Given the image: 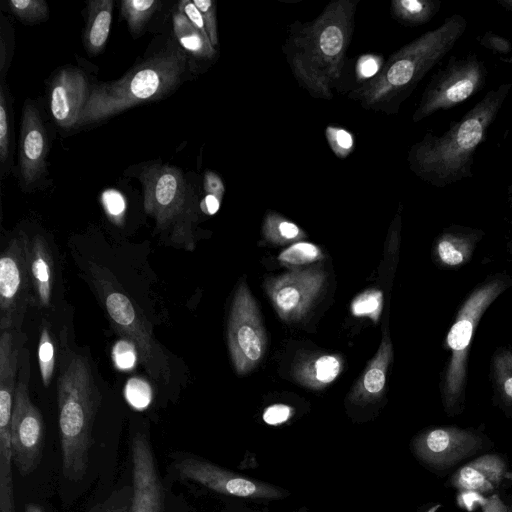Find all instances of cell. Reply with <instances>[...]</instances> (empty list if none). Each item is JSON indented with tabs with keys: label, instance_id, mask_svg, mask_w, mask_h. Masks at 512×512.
Segmentation results:
<instances>
[{
	"label": "cell",
	"instance_id": "1",
	"mask_svg": "<svg viewBox=\"0 0 512 512\" xmlns=\"http://www.w3.org/2000/svg\"><path fill=\"white\" fill-rule=\"evenodd\" d=\"M357 0L330 2L312 21L294 26L283 51L298 84L310 96L330 100L350 46Z\"/></svg>",
	"mask_w": 512,
	"mask_h": 512
},
{
	"label": "cell",
	"instance_id": "2",
	"mask_svg": "<svg viewBox=\"0 0 512 512\" xmlns=\"http://www.w3.org/2000/svg\"><path fill=\"white\" fill-rule=\"evenodd\" d=\"M511 89V83L491 89L443 134L426 133L409 149L410 170L438 188L472 177L475 152L486 139Z\"/></svg>",
	"mask_w": 512,
	"mask_h": 512
},
{
	"label": "cell",
	"instance_id": "3",
	"mask_svg": "<svg viewBox=\"0 0 512 512\" xmlns=\"http://www.w3.org/2000/svg\"><path fill=\"white\" fill-rule=\"evenodd\" d=\"M466 29L467 20L461 14L446 17L440 26L391 54L383 68L350 97L366 109L397 113L424 76L454 48Z\"/></svg>",
	"mask_w": 512,
	"mask_h": 512
},
{
	"label": "cell",
	"instance_id": "4",
	"mask_svg": "<svg viewBox=\"0 0 512 512\" xmlns=\"http://www.w3.org/2000/svg\"><path fill=\"white\" fill-rule=\"evenodd\" d=\"M188 55L170 41L120 79L90 88L78 126L105 120L133 106L163 98L175 90L187 71Z\"/></svg>",
	"mask_w": 512,
	"mask_h": 512
},
{
	"label": "cell",
	"instance_id": "5",
	"mask_svg": "<svg viewBox=\"0 0 512 512\" xmlns=\"http://www.w3.org/2000/svg\"><path fill=\"white\" fill-rule=\"evenodd\" d=\"M62 472L82 480L89 464L92 428L101 395L87 360L74 352L61 361L57 384Z\"/></svg>",
	"mask_w": 512,
	"mask_h": 512
},
{
	"label": "cell",
	"instance_id": "6",
	"mask_svg": "<svg viewBox=\"0 0 512 512\" xmlns=\"http://www.w3.org/2000/svg\"><path fill=\"white\" fill-rule=\"evenodd\" d=\"M511 286L512 276L506 272L488 275L470 291L454 317L444 342L449 356L441 385L448 413L457 411L465 399L468 357L476 328L492 303Z\"/></svg>",
	"mask_w": 512,
	"mask_h": 512
},
{
	"label": "cell",
	"instance_id": "7",
	"mask_svg": "<svg viewBox=\"0 0 512 512\" xmlns=\"http://www.w3.org/2000/svg\"><path fill=\"white\" fill-rule=\"evenodd\" d=\"M139 179L144 189L145 211L155 219L156 228L168 232L175 246L192 251L196 214L181 171L174 166L153 164L140 172Z\"/></svg>",
	"mask_w": 512,
	"mask_h": 512
},
{
	"label": "cell",
	"instance_id": "8",
	"mask_svg": "<svg viewBox=\"0 0 512 512\" xmlns=\"http://www.w3.org/2000/svg\"><path fill=\"white\" fill-rule=\"evenodd\" d=\"M486 77L484 62L475 53L462 58L451 56L426 85L412 121L417 123L438 111L460 105L482 90Z\"/></svg>",
	"mask_w": 512,
	"mask_h": 512
},
{
	"label": "cell",
	"instance_id": "9",
	"mask_svg": "<svg viewBox=\"0 0 512 512\" xmlns=\"http://www.w3.org/2000/svg\"><path fill=\"white\" fill-rule=\"evenodd\" d=\"M96 283L115 329L136 347L139 359L149 375L158 382L168 383L169 363L152 336L149 323L131 299L111 287L110 282L101 277Z\"/></svg>",
	"mask_w": 512,
	"mask_h": 512
},
{
	"label": "cell",
	"instance_id": "10",
	"mask_svg": "<svg viewBox=\"0 0 512 512\" xmlns=\"http://www.w3.org/2000/svg\"><path fill=\"white\" fill-rule=\"evenodd\" d=\"M266 344L258 306L243 282L234 295L228 321V347L236 372L252 370L261 361Z\"/></svg>",
	"mask_w": 512,
	"mask_h": 512
},
{
	"label": "cell",
	"instance_id": "11",
	"mask_svg": "<svg viewBox=\"0 0 512 512\" xmlns=\"http://www.w3.org/2000/svg\"><path fill=\"white\" fill-rule=\"evenodd\" d=\"M32 292L24 234L12 238L0 258V330L20 331Z\"/></svg>",
	"mask_w": 512,
	"mask_h": 512
},
{
	"label": "cell",
	"instance_id": "12",
	"mask_svg": "<svg viewBox=\"0 0 512 512\" xmlns=\"http://www.w3.org/2000/svg\"><path fill=\"white\" fill-rule=\"evenodd\" d=\"M25 374L22 371L16 386L11 418L13 464L21 476H28L36 470L44 442L43 418L30 399Z\"/></svg>",
	"mask_w": 512,
	"mask_h": 512
},
{
	"label": "cell",
	"instance_id": "13",
	"mask_svg": "<svg viewBox=\"0 0 512 512\" xmlns=\"http://www.w3.org/2000/svg\"><path fill=\"white\" fill-rule=\"evenodd\" d=\"M175 468L186 480L198 483L220 494L248 499H282L288 492L256 479L239 475L215 464L195 458H181Z\"/></svg>",
	"mask_w": 512,
	"mask_h": 512
},
{
	"label": "cell",
	"instance_id": "14",
	"mask_svg": "<svg viewBox=\"0 0 512 512\" xmlns=\"http://www.w3.org/2000/svg\"><path fill=\"white\" fill-rule=\"evenodd\" d=\"M324 281L325 274L320 269H295L271 279L267 293L283 320L297 321L306 314Z\"/></svg>",
	"mask_w": 512,
	"mask_h": 512
},
{
	"label": "cell",
	"instance_id": "15",
	"mask_svg": "<svg viewBox=\"0 0 512 512\" xmlns=\"http://www.w3.org/2000/svg\"><path fill=\"white\" fill-rule=\"evenodd\" d=\"M132 499L128 512H165L164 489L147 436L138 432L131 440Z\"/></svg>",
	"mask_w": 512,
	"mask_h": 512
},
{
	"label": "cell",
	"instance_id": "16",
	"mask_svg": "<svg viewBox=\"0 0 512 512\" xmlns=\"http://www.w3.org/2000/svg\"><path fill=\"white\" fill-rule=\"evenodd\" d=\"M481 439L475 433L457 427H439L417 436L416 455L435 467H447L479 449Z\"/></svg>",
	"mask_w": 512,
	"mask_h": 512
},
{
	"label": "cell",
	"instance_id": "17",
	"mask_svg": "<svg viewBox=\"0 0 512 512\" xmlns=\"http://www.w3.org/2000/svg\"><path fill=\"white\" fill-rule=\"evenodd\" d=\"M48 151L46 131L38 109L26 104L20 130V177L25 188L37 186L46 174Z\"/></svg>",
	"mask_w": 512,
	"mask_h": 512
},
{
	"label": "cell",
	"instance_id": "18",
	"mask_svg": "<svg viewBox=\"0 0 512 512\" xmlns=\"http://www.w3.org/2000/svg\"><path fill=\"white\" fill-rule=\"evenodd\" d=\"M89 93L88 81L77 68L62 69L54 77L50 91V109L55 122L61 128L77 127Z\"/></svg>",
	"mask_w": 512,
	"mask_h": 512
},
{
	"label": "cell",
	"instance_id": "19",
	"mask_svg": "<svg viewBox=\"0 0 512 512\" xmlns=\"http://www.w3.org/2000/svg\"><path fill=\"white\" fill-rule=\"evenodd\" d=\"M27 269L32 292V306L51 307L54 286V262L50 247L42 235L24 234Z\"/></svg>",
	"mask_w": 512,
	"mask_h": 512
},
{
	"label": "cell",
	"instance_id": "20",
	"mask_svg": "<svg viewBox=\"0 0 512 512\" xmlns=\"http://www.w3.org/2000/svg\"><path fill=\"white\" fill-rule=\"evenodd\" d=\"M484 236L485 232L479 228L450 225L442 230L434 242L433 260L442 269H459L472 259Z\"/></svg>",
	"mask_w": 512,
	"mask_h": 512
},
{
	"label": "cell",
	"instance_id": "21",
	"mask_svg": "<svg viewBox=\"0 0 512 512\" xmlns=\"http://www.w3.org/2000/svg\"><path fill=\"white\" fill-rule=\"evenodd\" d=\"M505 473V462L498 455H483L462 466L451 478L456 488L476 492L494 489Z\"/></svg>",
	"mask_w": 512,
	"mask_h": 512
},
{
	"label": "cell",
	"instance_id": "22",
	"mask_svg": "<svg viewBox=\"0 0 512 512\" xmlns=\"http://www.w3.org/2000/svg\"><path fill=\"white\" fill-rule=\"evenodd\" d=\"M392 355L391 341L388 337H384L375 357L369 363L363 377L353 390L351 394L352 401L367 403L381 396Z\"/></svg>",
	"mask_w": 512,
	"mask_h": 512
},
{
	"label": "cell",
	"instance_id": "23",
	"mask_svg": "<svg viewBox=\"0 0 512 512\" xmlns=\"http://www.w3.org/2000/svg\"><path fill=\"white\" fill-rule=\"evenodd\" d=\"M112 0H91L87 3V18L84 29V44L91 54L103 50L108 40L112 23Z\"/></svg>",
	"mask_w": 512,
	"mask_h": 512
},
{
	"label": "cell",
	"instance_id": "24",
	"mask_svg": "<svg viewBox=\"0 0 512 512\" xmlns=\"http://www.w3.org/2000/svg\"><path fill=\"white\" fill-rule=\"evenodd\" d=\"M341 368L340 357L325 354L297 364L295 376L305 386L319 389L331 383L339 375Z\"/></svg>",
	"mask_w": 512,
	"mask_h": 512
},
{
	"label": "cell",
	"instance_id": "25",
	"mask_svg": "<svg viewBox=\"0 0 512 512\" xmlns=\"http://www.w3.org/2000/svg\"><path fill=\"white\" fill-rule=\"evenodd\" d=\"M172 21L176 40L187 54L201 60H211L216 56V49L209 38L180 11L173 12Z\"/></svg>",
	"mask_w": 512,
	"mask_h": 512
},
{
	"label": "cell",
	"instance_id": "26",
	"mask_svg": "<svg viewBox=\"0 0 512 512\" xmlns=\"http://www.w3.org/2000/svg\"><path fill=\"white\" fill-rule=\"evenodd\" d=\"M440 0H392V17L404 26H420L428 23L440 11Z\"/></svg>",
	"mask_w": 512,
	"mask_h": 512
},
{
	"label": "cell",
	"instance_id": "27",
	"mask_svg": "<svg viewBox=\"0 0 512 512\" xmlns=\"http://www.w3.org/2000/svg\"><path fill=\"white\" fill-rule=\"evenodd\" d=\"M494 390L506 404H512V350L498 347L491 359Z\"/></svg>",
	"mask_w": 512,
	"mask_h": 512
},
{
	"label": "cell",
	"instance_id": "28",
	"mask_svg": "<svg viewBox=\"0 0 512 512\" xmlns=\"http://www.w3.org/2000/svg\"><path fill=\"white\" fill-rule=\"evenodd\" d=\"M161 7L157 0H123L121 14L134 38L140 36L153 14Z\"/></svg>",
	"mask_w": 512,
	"mask_h": 512
},
{
	"label": "cell",
	"instance_id": "29",
	"mask_svg": "<svg viewBox=\"0 0 512 512\" xmlns=\"http://www.w3.org/2000/svg\"><path fill=\"white\" fill-rule=\"evenodd\" d=\"M263 234L269 242L278 245L292 243L305 237L304 232L295 223L274 212L266 215Z\"/></svg>",
	"mask_w": 512,
	"mask_h": 512
},
{
	"label": "cell",
	"instance_id": "30",
	"mask_svg": "<svg viewBox=\"0 0 512 512\" xmlns=\"http://www.w3.org/2000/svg\"><path fill=\"white\" fill-rule=\"evenodd\" d=\"M38 363L44 386L51 383L55 370V347L51 336L50 326L43 325L38 344Z\"/></svg>",
	"mask_w": 512,
	"mask_h": 512
},
{
	"label": "cell",
	"instance_id": "31",
	"mask_svg": "<svg viewBox=\"0 0 512 512\" xmlns=\"http://www.w3.org/2000/svg\"><path fill=\"white\" fill-rule=\"evenodd\" d=\"M322 258L320 249L308 242H297L285 249L280 255L281 263L288 266H301Z\"/></svg>",
	"mask_w": 512,
	"mask_h": 512
},
{
	"label": "cell",
	"instance_id": "32",
	"mask_svg": "<svg viewBox=\"0 0 512 512\" xmlns=\"http://www.w3.org/2000/svg\"><path fill=\"white\" fill-rule=\"evenodd\" d=\"M11 12L22 22L36 23L47 19L49 8L44 0H11Z\"/></svg>",
	"mask_w": 512,
	"mask_h": 512
},
{
	"label": "cell",
	"instance_id": "33",
	"mask_svg": "<svg viewBox=\"0 0 512 512\" xmlns=\"http://www.w3.org/2000/svg\"><path fill=\"white\" fill-rule=\"evenodd\" d=\"M10 105L5 94L4 84H1L0 90V160L2 170H4L10 162V145H11V127H10Z\"/></svg>",
	"mask_w": 512,
	"mask_h": 512
},
{
	"label": "cell",
	"instance_id": "34",
	"mask_svg": "<svg viewBox=\"0 0 512 512\" xmlns=\"http://www.w3.org/2000/svg\"><path fill=\"white\" fill-rule=\"evenodd\" d=\"M383 295L379 290H367L358 295L352 302L351 310L355 316L369 317L377 321L382 310Z\"/></svg>",
	"mask_w": 512,
	"mask_h": 512
},
{
	"label": "cell",
	"instance_id": "35",
	"mask_svg": "<svg viewBox=\"0 0 512 512\" xmlns=\"http://www.w3.org/2000/svg\"><path fill=\"white\" fill-rule=\"evenodd\" d=\"M325 134L331 150L338 158L344 159L351 154L354 139L350 132L340 127L328 126Z\"/></svg>",
	"mask_w": 512,
	"mask_h": 512
},
{
	"label": "cell",
	"instance_id": "36",
	"mask_svg": "<svg viewBox=\"0 0 512 512\" xmlns=\"http://www.w3.org/2000/svg\"><path fill=\"white\" fill-rule=\"evenodd\" d=\"M478 42L501 61L512 64V42L509 39L493 31H487L478 39Z\"/></svg>",
	"mask_w": 512,
	"mask_h": 512
},
{
	"label": "cell",
	"instance_id": "37",
	"mask_svg": "<svg viewBox=\"0 0 512 512\" xmlns=\"http://www.w3.org/2000/svg\"><path fill=\"white\" fill-rule=\"evenodd\" d=\"M132 487L114 491L104 502L95 505L89 512H128L132 499Z\"/></svg>",
	"mask_w": 512,
	"mask_h": 512
},
{
	"label": "cell",
	"instance_id": "38",
	"mask_svg": "<svg viewBox=\"0 0 512 512\" xmlns=\"http://www.w3.org/2000/svg\"><path fill=\"white\" fill-rule=\"evenodd\" d=\"M1 37H0V74L3 81L7 69L9 68L14 50V33L7 19L1 17Z\"/></svg>",
	"mask_w": 512,
	"mask_h": 512
},
{
	"label": "cell",
	"instance_id": "39",
	"mask_svg": "<svg viewBox=\"0 0 512 512\" xmlns=\"http://www.w3.org/2000/svg\"><path fill=\"white\" fill-rule=\"evenodd\" d=\"M193 3L202 15L210 43L216 49L218 45L216 2L212 0H193Z\"/></svg>",
	"mask_w": 512,
	"mask_h": 512
},
{
	"label": "cell",
	"instance_id": "40",
	"mask_svg": "<svg viewBox=\"0 0 512 512\" xmlns=\"http://www.w3.org/2000/svg\"><path fill=\"white\" fill-rule=\"evenodd\" d=\"M125 394L130 404L137 408L145 407L151 400L149 385L140 379H131L127 383Z\"/></svg>",
	"mask_w": 512,
	"mask_h": 512
},
{
	"label": "cell",
	"instance_id": "41",
	"mask_svg": "<svg viewBox=\"0 0 512 512\" xmlns=\"http://www.w3.org/2000/svg\"><path fill=\"white\" fill-rule=\"evenodd\" d=\"M136 347L128 340L119 341L113 348V359L121 370H129L134 367L137 358Z\"/></svg>",
	"mask_w": 512,
	"mask_h": 512
},
{
	"label": "cell",
	"instance_id": "42",
	"mask_svg": "<svg viewBox=\"0 0 512 512\" xmlns=\"http://www.w3.org/2000/svg\"><path fill=\"white\" fill-rule=\"evenodd\" d=\"M293 414L292 407L285 404H274L264 410L263 420L269 425H280L288 421Z\"/></svg>",
	"mask_w": 512,
	"mask_h": 512
},
{
	"label": "cell",
	"instance_id": "43",
	"mask_svg": "<svg viewBox=\"0 0 512 512\" xmlns=\"http://www.w3.org/2000/svg\"><path fill=\"white\" fill-rule=\"evenodd\" d=\"M102 202L106 212L114 219H119L124 213L125 201L118 191H105L102 194Z\"/></svg>",
	"mask_w": 512,
	"mask_h": 512
},
{
	"label": "cell",
	"instance_id": "44",
	"mask_svg": "<svg viewBox=\"0 0 512 512\" xmlns=\"http://www.w3.org/2000/svg\"><path fill=\"white\" fill-rule=\"evenodd\" d=\"M177 10L180 11L183 15L187 17V19L197 28L201 31L202 34L208 37L205 23L203 20V17L198 10V8L195 6L193 1L190 0H183L179 2ZM209 38V37H208Z\"/></svg>",
	"mask_w": 512,
	"mask_h": 512
},
{
	"label": "cell",
	"instance_id": "45",
	"mask_svg": "<svg viewBox=\"0 0 512 512\" xmlns=\"http://www.w3.org/2000/svg\"><path fill=\"white\" fill-rule=\"evenodd\" d=\"M204 190L206 195H213L222 200L225 188L221 178L212 171H207L204 176Z\"/></svg>",
	"mask_w": 512,
	"mask_h": 512
},
{
	"label": "cell",
	"instance_id": "46",
	"mask_svg": "<svg viewBox=\"0 0 512 512\" xmlns=\"http://www.w3.org/2000/svg\"><path fill=\"white\" fill-rule=\"evenodd\" d=\"M220 203L221 201L217 197L207 194L200 207L206 214L213 215L218 211Z\"/></svg>",
	"mask_w": 512,
	"mask_h": 512
},
{
	"label": "cell",
	"instance_id": "47",
	"mask_svg": "<svg viewBox=\"0 0 512 512\" xmlns=\"http://www.w3.org/2000/svg\"><path fill=\"white\" fill-rule=\"evenodd\" d=\"M483 512H507V509L499 497L494 495L484 504Z\"/></svg>",
	"mask_w": 512,
	"mask_h": 512
},
{
	"label": "cell",
	"instance_id": "48",
	"mask_svg": "<svg viewBox=\"0 0 512 512\" xmlns=\"http://www.w3.org/2000/svg\"><path fill=\"white\" fill-rule=\"evenodd\" d=\"M377 69L376 62L371 57H365L359 65V73L363 76H370Z\"/></svg>",
	"mask_w": 512,
	"mask_h": 512
},
{
	"label": "cell",
	"instance_id": "49",
	"mask_svg": "<svg viewBox=\"0 0 512 512\" xmlns=\"http://www.w3.org/2000/svg\"><path fill=\"white\" fill-rule=\"evenodd\" d=\"M25 512H44V511L39 505L34 504V503H29L26 506Z\"/></svg>",
	"mask_w": 512,
	"mask_h": 512
},
{
	"label": "cell",
	"instance_id": "50",
	"mask_svg": "<svg viewBox=\"0 0 512 512\" xmlns=\"http://www.w3.org/2000/svg\"><path fill=\"white\" fill-rule=\"evenodd\" d=\"M497 3L505 10L512 12V0H497Z\"/></svg>",
	"mask_w": 512,
	"mask_h": 512
},
{
	"label": "cell",
	"instance_id": "51",
	"mask_svg": "<svg viewBox=\"0 0 512 512\" xmlns=\"http://www.w3.org/2000/svg\"><path fill=\"white\" fill-rule=\"evenodd\" d=\"M439 507H440V505H435V506L431 507L427 512H436Z\"/></svg>",
	"mask_w": 512,
	"mask_h": 512
},
{
	"label": "cell",
	"instance_id": "52",
	"mask_svg": "<svg viewBox=\"0 0 512 512\" xmlns=\"http://www.w3.org/2000/svg\"><path fill=\"white\" fill-rule=\"evenodd\" d=\"M507 250H508V253L510 254V256L512 257V242H510L507 246Z\"/></svg>",
	"mask_w": 512,
	"mask_h": 512
},
{
	"label": "cell",
	"instance_id": "53",
	"mask_svg": "<svg viewBox=\"0 0 512 512\" xmlns=\"http://www.w3.org/2000/svg\"><path fill=\"white\" fill-rule=\"evenodd\" d=\"M509 191H510V200H511V206H512V184L510 186Z\"/></svg>",
	"mask_w": 512,
	"mask_h": 512
}]
</instances>
